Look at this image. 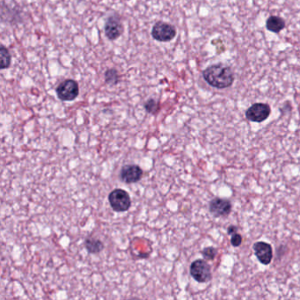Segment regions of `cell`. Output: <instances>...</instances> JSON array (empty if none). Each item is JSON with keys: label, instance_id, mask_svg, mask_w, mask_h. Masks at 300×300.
<instances>
[{"label": "cell", "instance_id": "1", "mask_svg": "<svg viewBox=\"0 0 300 300\" xmlns=\"http://www.w3.org/2000/svg\"><path fill=\"white\" fill-rule=\"evenodd\" d=\"M202 76L209 85L219 89L229 87L234 80L232 70L221 64L207 68L202 73Z\"/></svg>", "mask_w": 300, "mask_h": 300}, {"label": "cell", "instance_id": "8", "mask_svg": "<svg viewBox=\"0 0 300 300\" xmlns=\"http://www.w3.org/2000/svg\"><path fill=\"white\" fill-rule=\"evenodd\" d=\"M143 176V170L138 165H126L122 166L120 172V178L125 183H136Z\"/></svg>", "mask_w": 300, "mask_h": 300}, {"label": "cell", "instance_id": "5", "mask_svg": "<svg viewBox=\"0 0 300 300\" xmlns=\"http://www.w3.org/2000/svg\"><path fill=\"white\" fill-rule=\"evenodd\" d=\"M80 87L76 81L67 80L63 81L57 88V94L59 100L63 101H72L79 96Z\"/></svg>", "mask_w": 300, "mask_h": 300}, {"label": "cell", "instance_id": "18", "mask_svg": "<svg viewBox=\"0 0 300 300\" xmlns=\"http://www.w3.org/2000/svg\"><path fill=\"white\" fill-rule=\"evenodd\" d=\"M238 228L236 226H234V225H231L230 227L228 228V234L229 235H233L234 233H237Z\"/></svg>", "mask_w": 300, "mask_h": 300}, {"label": "cell", "instance_id": "11", "mask_svg": "<svg viewBox=\"0 0 300 300\" xmlns=\"http://www.w3.org/2000/svg\"><path fill=\"white\" fill-rule=\"evenodd\" d=\"M85 247L89 254L95 255L103 250L104 245L100 240L94 238H87L85 240Z\"/></svg>", "mask_w": 300, "mask_h": 300}, {"label": "cell", "instance_id": "14", "mask_svg": "<svg viewBox=\"0 0 300 300\" xmlns=\"http://www.w3.org/2000/svg\"><path fill=\"white\" fill-rule=\"evenodd\" d=\"M105 81L109 85H116L119 81V75L116 69H109L104 74Z\"/></svg>", "mask_w": 300, "mask_h": 300}, {"label": "cell", "instance_id": "13", "mask_svg": "<svg viewBox=\"0 0 300 300\" xmlns=\"http://www.w3.org/2000/svg\"><path fill=\"white\" fill-rule=\"evenodd\" d=\"M0 57H1V63H0V68L2 70L7 69L11 64L12 57L10 54L9 50L5 48L4 45H1L0 48Z\"/></svg>", "mask_w": 300, "mask_h": 300}, {"label": "cell", "instance_id": "10", "mask_svg": "<svg viewBox=\"0 0 300 300\" xmlns=\"http://www.w3.org/2000/svg\"><path fill=\"white\" fill-rule=\"evenodd\" d=\"M123 27L117 17H110L105 24V34L109 40H117L121 36Z\"/></svg>", "mask_w": 300, "mask_h": 300}, {"label": "cell", "instance_id": "9", "mask_svg": "<svg viewBox=\"0 0 300 300\" xmlns=\"http://www.w3.org/2000/svg\"><path fill=\"white\" fill-rule=\"evenodd\" d=\"M255 254L260 263L263 265H269L271 262L273 257V252L271 246L266 242H256L254 245Z\"/></svg>", "mask_w": 300, "mask_h": 300}, {"label": "cell", "instance_id": "17", "mask_svg": "<svg viewBox=\"0 0 300 300\" xmlns=\"http://www.w3.org/2000/svg\"><path fill=\"white\" fill-rule=\"evenodd\" d=\"M242 237L240 234L239 233H234L232 235V239H231V243L233 246H240L241 245Z\"/></svg>", "mask_w": 300, "mask_h": 300}, {"label": "cell", "instance_id": "6", "mask_svg": "<svg viewBox=\"0 0 300 300\" xmlns=\"http://www.w3.org/2000/svg\"><path fill=\"white\" fill-rule=\"evenodd\" d=\"M270 115V108L268 104H254L246 110V117L249 121L261 122L265 121Z\"/></svg>", "mask_w": 300, "mask_h": 300}, {"label": "cell", "instance_id": "2", "mask_svg": "<svg viewBox=\"0 0 300 300\" xmlns=\"http://www.w3.org/2000/svg\"><path fill=\"white\" fill-rule=\"evenodd\" d=\"M108 201L113 210L117 212H124L131 206L130 195L121 188L114 189L108 196Z\"/></svg>", "mask_w": 300, "mask_h": 300}, {"label": "cell", "instance_id": "3", "mask_svg": "<svg viewBox=\"0 0 300 300\" xmlns=\"http://www.w3.org/2000/svg\"><path fill=\"white\" fill-rule=\"evenodd\" d=\"M190 275L197 282H209L211 279V266L204 260H197L190 265Z\"/></svg>", "mask_w": 300, "mask_h": 300}, {"label": "cell", "instance_id": "16", "mask_svg": "<svg viewBox=\"0 0 300 300\" xmlns=\"http://www.w3.org/2000/svg\"><path fill=\"white\" fill-rule=\"evenodd\" d=\"M218 254L217 249L212 247V246H209V247H205L202 251V255L203 256V258L205 260H213L215 258L216 256Z\"/></svg>", "mask_w": 300, "mask_h": 300}, {"label": "cell", "instance_id": "4", "mask_svg": "<svg viewBox=\"0 0 300 300\" xmlns=\"http://www.w3.org/2000/svg\"><path fill=\"white\" fill-rule=\"evenodd\" d=\"M152 36L153 39L160 41L167 42L175 38L176 36V29L174 26L163 21H159L153 27Z\"/></svg>", "mask_w": 300, "mask_h": 300}, {"label": "cell", "instance_id": "12", "mask_svg": "<svg viewBox=\"0 0 300 300\" xmlns=\"http://www.w3.org/2000/svg\"><path fill=\"white\" fill-rule=\"evenodd\" d=\"M266 26H267V28L269 29V31L278 33V32L282 31V29L284 28L285 23H284V20L280 17L271 16L268 19Z\"/></svg>", "mask_w": 300, "mask_h": 300}, {"label": "cell", "instance_id": "15", "mask_svg": "<svg viewBox=\"0 0 300 300\" xmlns=\"http://www.w3.org/2000/svg\"><path fill=\"white\" fill-rule=\"evenodd\" d=\"M144 108L149 114H156L159 110V103L154 99H149L144 103Z\"/></svg>", "mask_w": 300, "mask_h": 300}, {"label": "cell", "instance_id": "7", "mask_svg": "<svg viewBox=\"0 0 300 300\" xmlns=\"http://www.w3.org/2000/svg\"><path fill=\"white\" fill-rule=\"evenodd\" d=\"M210 211L216 218L226 217L232 211V203L227 199L216 197L210 202Z\"/></svg>", "mask_w": 300, "mask_h": 300}]
</instances>
